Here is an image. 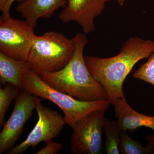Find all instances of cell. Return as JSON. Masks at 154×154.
<instances>
[{"instance_id":"cell-11","label":"cell","mask_w":154,"mask_h":154,"mask_svg":"<svg viewBox=\"0 0 154 154\" xmlns=\"http://www.w3.org/2000/svg\"><path fill=\"white\" fill-rule=\"evenodd\" d=\"M113 105L119 129L133 130L145 127L154 132V116L144 115L135 110L128 103L125 96L119 99Z\"/></svg>"},{"instance_id":"cell-1","label":"cell","mask_w":154,"mask_h":154,"mask_svg":"<svg viewBox=\"0 0 154 154\" xmlns=\"http://www.w3.org/2000/svg\"><path fill=\"white\" fill-rule=\"evenodd\" d=\"M154 51V41L135 36L127 39L115 56L101 58L85 56V59L91 74L105 89L107 100L113 105L125 97L123 83L135 65L148 58Z\"/></svg>"},{"instance_id":"cell-7","label":"cell","mask_w":154,"mask_h":154,"mask_svg":"<svg viewBox=\"0 0 154 154\" xmlns=\"http://www.w3.org/2000/svg\"><path fill=\"white\" fill-rule=\"evenodd\" d=\"M35 109L38 116L37 123L25 141L8 150L6 154H22L29 147L36 148L40 143L52 140L60 134L66 124L64 117L45 106L41 99L36 97Z\"/></svg>"},{"instance_id":"cell-12","label":"cell","mask_w":154,"mask_h":154,"mask_svg":"<svg viewBox=\"0 0 154 154\" xmlns=\"http://www.w3.org/2000/svg\"><path fill=\"white\" fill-rule=\"evenodd\" d=\"M29 68L26 62L18 60L0 52V84H11L22 88V76Z\"/></svg>"},{"instance_id":"cell-10","label":"cell","mask_w":154,"mask_h":154,"mask_svg":"<svg viewBox=\"0 0 154 154\" xmlns=\"http://www.w3.org/2000/svg\"><path fill=\"white\" fill-rule=\"evenodd\" d=\"M67 0H24L17 8V11L30 26L35 28L38 19H47L60 8H64Z\"/></svg>"},{"instance_id":"cell-18","label":"cell","mask_w":154,"mask_h":154,"mask_svg":"<svg viewBox=\"0 0 154 154\" xmlns=\"http://www.w3.org/2000/svg\"><path fill=\"white\" fill-rule=\"evenodd\" d=\"M24 0H8L6 3L3 10L1 12H2V17H1V21L5 20V19L10 18V10H11V6L13 3L15 2H22Z\"/></svg>"},{"instance_id":"cell-17","label":"cell","mask_w":154,"mask_h":154,"mask_svg":"<svg viewBox=\"0 0 154 154\" xmlns=\"http://www.w3.org/2000/svg\"><path fill=\"white\" fill-rule=\"evenodd\" d=\"M45 143L46 146L44 148L34 154H56L62 148L63 145L61 143L53 142L52 140L48 141Z\"/></svg>"},{"instance_id":"cell-6","label":"cell","mask_w":154,"mask_h":154,"mask_svg":"<svg viewBox=\"0 0 154 154\" xmlns=\"http://www.w3.org/2000/svg\"><path fill=\"white\" fill-rule=\"evenodd\" d=\"M106 110L91 112L72 128L71 149L73 154H99L102 150Z\"/></svg>"},{"instance_id":"cell-9","label":"cell","mask_w":154,"mask_h":154,"mask_svg":"<svg viewBox=\"0 0 154 154\" xmlns=\"http://www.w3.org/2000/svg\"><path fill=\"white\" fill-rule=\"evenodd\" d=\"M110 0H67L59 19L63 23L75 22L85 34L94 32L95 19L102 14Z\"/></svg>"},{"instance_id":"cell-2","label":"cell","mask_w":154,"mask_h":154,"mask_svg":"<svg viewBox=\"0 0 154 154\" xmlns=\"http://www.w3.org/2000/svg\"><path fill=\"white\" fill-rule=\"evenodd\" d=\"M72 38L75 50L68 63L58 71L39 76L52 88L80 101L107 100L105 89L92 75L86 64L84 51L88 43L87 36L78 33Z\"/></svg>"},{"instance_id":"cell-4","label":"cell","mask_w":154,"mask_h":154,"mask_svg":"<svg viewBox=\"0 0 154 154\" xmlns=\"http://www.w3.org/2000/svg\"><path fill=\"white\" fill-rule=\"evenodd\" d=\"M75 50L72 38L59 32L47 31L35 35L27 63L39 75L58 71L68 63Z\"/></svg>"},{"instance_id":"cell-15","label":"cell","mask_w":154,"mask_h":154,"mask_svg":"<svg viewBox=\"0 0 154 154\" xmlns=\"http://www.w3.org/2000/svg\"><path fill=\"white\" fill-rule=\"evenodd\" d=\"M21 89L18 87L8 84L5 88H0V127L4 123L5 115L9 109L11 102L17 99Z\"/></svg>"},{"instance_id":"cell-5","label":"cell","mask_w":154,"mask_h":154,"mask_svg":"<svg viewBox=\"0 0 154 154\" xmlns=\"http://www.w3.org/2000/svg\"><path fill=\"white\" fill-rule=\"evenodd\" d=\"M26 21L10 18L0 21V52L27 62L35 34Z\"/></svg>"},{"instance_id":"cell-19","label":"cell","mask_w":154,"mask_h":154,"mask_svg":"<svg viewBox=\"0 0 154 154\" xmlns=\"http://www.w3.org/2000/svg\"><path fill=\"white\" fill-rule=\"evenodd\" d=\"M8 0H0V10L2 11Z\"/></svg>"},{"instance_id":"cell-13","label":"cell","mask_w":154,"mask_h":154,"mask_svg":"<svg viewBox=\"0 0 154 154\" xmlns=\"http://www.w3.org/2000/svg\"><path fill=\"white\" fill-rule=\"evenodd\" d=\"M105 133V152L107 154H119V127L117 120L105 119L104 127Z\"/></svg>"},{"instance_id":"cell-8","label":"cell","mask_w":154,"mask_h":154,"mask_svg":"<svg viewBox=\"0 0 154 154\" xmlns=\"http://www.w3.org/2000/svg\"><path fill=\"white\" fill-rule=\"evenodd\" d=\"M36 107V96L20 90L14 110L0 133V154L14 147Z\"/></svg>"},{"instance_id":"cell-16","label":"cell","mask_w":154,"mask_h":154,"mask_svg":"<svg viewBox=\"0 0 154 154\" xmlns=\"http://www.w3.org/2000/svg\"><path fill=\"white\" fill-rule=\"evenodd\" d=\"M148 58V60L134 72L133 76L154 86V51Z\"/></svg>"},{"instance_id":"cell-3","label":"cell","mask_w":154,"mask_h":154,"mask_svg":"<svg viewBox=\"0 0 154 154\" xmlns=\"http://www.w3.org/2000/svg\"><path fill=\"white\" fill-rule=\"evenodd\" d=\"M21 90L48 99L58 106L63 112L66 124L72 129L78 122L91 112L107 110L110 105L106 99L85 102L75 99L50 86L30 68L22 76Z\"/></svg>"},{"instance_id":"cell-14","label":"cell","mask_w":154,"mask_h":154,"mask_svg":"<svg viewBox=\"0 0 154 154\" xmlns=\"http://www.w3.org/2000/svg\"><path fill=\"white\" fill-rule=\"evenodd\" d=\"M120 143L119 150L122 154H147L153 150V145L150 144L146 147L142 145L139 141L135 140L127 133V131L119 129Z\"/></svg>"},{"instance_id":"cell-20","label":"cell","mask_w":154,"mask_h":154,"mask_svg":"<svg viewBox=\"0 0 154 154\" xmlns=\"http://www.w3.org/2000/svg\"><path fill=\"white\" fill-rule=\"evenodd\" d=\"M118 3L119 5L121 7H122L124 5L125 3L126 0H116Z\"/></svg>"}]
</instances>
